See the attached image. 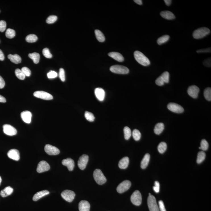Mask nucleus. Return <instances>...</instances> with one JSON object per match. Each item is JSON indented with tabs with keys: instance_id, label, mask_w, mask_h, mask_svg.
I'll use <instances>...</instances> for the list:
<instances>
[{
	"instance_id": "f257e3e1",
	"label": "nucleus",
	"mask_w": 211,
	"mask_h": 211,
	"mask_svg": "<svg viewBox=\"0 0 211 211\" xmlns=\"http://www.w3.org/2000/svg\"><path fill=\"white\" fill-rule=\"evenodd\" d=\"M134 56L136 61L141 65L147 66L150 64L149 59L139 51H135L134 53Z\"/></svg>"
},
{
	"instance_id": "f03ea898",
	"label": "nucleus",
	"mask_w": 211,
	"mask_h": 211,
	"mask_svg": "<svg viewBox=\"0 0 211 211\" xmlns=\"http://www.w3.org/2000/svg\"><path fill=\"white\" fill-rule=\"evenodd\" d=\"M210 33L208 28L202 27L197 29L193 33V37L196 39H201L206 36Z\"/></svg>"
},
{
	"instance_id": "7ed1b4c3",
	"label": "nucleus",
	"mask_w": 211,
	"mask_h": 211,
	"mask_svg": "<svg viewBox=\"0 0 211 211\" xmlns=\"http://www.w3.org/2000/svg\"><path fill=\"white\" fill-rule=\"evenodd\" d=\"M94 177L98 184H104L106 182V178L100 169H96L94 172Z\"/></svg>"
},
{
	"instance_id": "20e7f679",
	"label": "nucleus",
	"mask_w": 211,
	"mask_h": 211,
	"mask_svg": "<svg viewBox=\"0 0 211 211\" xmlns=\"http://www.w3.org/2000/svg\"><path fill=\"white\" fill-rule=\"evenodd\" d=\"M110 71L112 73L121 75H126L129 73V69L124 66L115 65L111 67Z\"/></svg>"
},
{
	"instance_id": "39448f33",
	"label": "nucleus",
	"mask_w": 211,
	"mask_h": 211,
	"mask_svg": "<svg viewBox=\"0 0 211 211\" xmlns=\"http://www.w3.org/2000/svg\"><path fill=\"white\" fill-rule=\"evenodd\" d=\"M148 204L149 211H160L155 197L152 195H150L148 197Z\"/></svg>"
},
{
	"instance_id": "423d86ee",
	"label": "nucleus",
	"mask_w": 211,
	"mask_h": 211,
	"mask_svg": "<svg viewBox=\"0 0 211 211\" xmlns=\"http://www.w3.org/2000/svg\"><path fill=\"white\" fill-rule=\"evenodd\" d=\"M131 200L133 204L136 206H140L142 201V195L138 191H135L131 197Z\"/></svg>"
},
{
	"instance_id": "0eeeda50",
	"label": "nucleus",
	"mask_w": 211,
	"mask_h": 211,
	"mask_svg": "<svg viewBox=\"0 0 211 211\" xmlns=\"http://www.w3.org/2000/svg\"><path fill=\"white\" fill-rule=\"evenodd\" d=\"M76 194L75 192L71 190H65L61 194V197L67 202H71L75 199Z\"/></svg>"
},
{
	"instance_id": "6e6552de",
	"label": "nucleus",
	"mask_w": 211,
	"mask_h": 211,
	"mask_svg": "<svg viewBox=\"0 0 211 211\" xmlns=\"http://www.w3.org/2000/svg\"><path fill=\"white\" fill-rule=\"evenodd\" d=\"M131 185V182L129 181H124L118 186L117 191L118 193L122 194L129 190Z\"/></svg>"
},
{
	"instance_id": "1a4fd4ad",
	"label": "nucleus",
	"mask_w": 211,
	"mask_h": 211,
	"mask_svg": "<svg viewBox=\"0 0 211 211\" xmlns=\"http://www.w3.org/2000/svg\"><path fill=\"white\" fill-rule=\"evenodd\" d=\"M34 97L45 100H50L53 99V96L51 94L43 91H37L33 94Z\"/></svg>"
},
{
	"instance_id": "9d476101",
	"label": "nucleus",
	"mask_w": 211,
	"mask_h": 211,
	"mask_svg": "<svg viewBox=\"0 0 211 211\" xmlns=\"http://www.w3.org/2000/svg\"><path fill=\"white\" fill-rule=\"evenodd\" d=\"M167 108L169 110L175 113H181L184 111V109L181 106L175 103H169Z\"/></svg>"
},
{
	"instance_id": "9b49d317",
	"label": "nucleus",
	"mask_w": 211,
	"mask_h": 211,
	"mask_svg": "<svg viewBox=\"0 0 211 211\" xmlns=\"http://www.w3.org/2000/svg\"><path fill=\"white\" fill-rule=\"evenodd\" d=\"M45 151L49 155H56L60 153V151L58 148L49 144L45 145Z\"/></svg>"
},
{
	"instance_id": "f8f14e48",
	"label": "nucleus",
	"mask_w": 211,
	"mask_h": 211,
	"mask_svg": "<svg viewBox=\"0 0 211 211\" xmlns=\"http://www.w3.org/2000/svg\"><path fill=\"white\" fill-rule=\"evenodd\" d=\"M3 131L5 134L9 136H13L17 133V130L13 126L9 124L3 125Z\"/></svg>"
},
{
	"instance_id": "ddd939ff",
	"label": "nucleus",
	"mask_w": 211,
	"mask_h": 211,
	"mask_svg": "<svg viewBox=\"0 0 211 211\" xmlns=\"http://www.w3.org/2000/svg\"><path fill=\"white\" fill-rule=\"evenodd\" d=\"M89 157L86 154H83L79 158L78 161V166L81 170H84L86 167L88 162Z\"/></svg>"
},
{
	"instance_id": "4468645a",
	"label": "nucleus",
	"mask_w": 211,
	"mask_h": 211,
	"mask_svg": "<svg viewBox=\"0 0 211 211\" xmlns=\"http://www.w3.org/2000/svg\"><path fill=\"white\" fill-rule=\"evenodd\" d=\"M50 167L49 165L45 161H42L40 162L38 165L36 171L38 173H42L48 171L49 170Z\"/></svg>"
},
{
	"instance_id": "2eb2a0df",
	"label": "nucleus",
	"mask_w": 211,
	"mask_h": 211,
	"mask_svg": "<svg viewBox=\"0 0 211 211\" xmlns=\"http://www.w3.org/2000/svg\"><path fill=\"white\" fill-rule=\"evenodd\" d=\"M199 92V88L196 85L191 86L188 89V94L190 96L194 99H196L198 97Z\"/></svg>"
},
{
	"instance_id": "dca6fc26",
	"label": "nucleus",
	"mask_w": 211,
	"mask_h": 211,
	"mask_svg": "<svg viewBox=\"0 0 211 211\" xmlns=\"http://www.w3.org/2000/svg\"><path fill=\"white\" fill-rule=\"evenodd\" d=\"M8 156L9 158L15 161H18L20 158L19 152L16 149H12L8 152Z\"/></svg>"
},
{
	"instance_id": "f3484780",
	"label": "nucleus",
	"mask_w": 211,
	"mask_h": 211,
	"mask_svg": "<svg viewBox=\"0 0 211 211\" xmlns=\"http://www.w3.org/2000/svg\"><path fill=\"white\" fill-rule=\"evenodd\" d=\"M62 164L63 166H66L69 171H73L75 167V162L71 158L63 160L62 161Z\"/></svg>"
},
{
	"instance_id": "a211bd4d",
	"label": "nucleus",
	"mask_w": 211,
	"mask_h": 211,
	"mask_svg": "<svg viewBox=\"0 0 211 211\" xmlns=\"http://www.w3.org/2000/svg\"><path fill=\"white\" fill-rule=\"evenodd\" d=\"M21 117L22 120L25 123L27 124H30L32 118V113L31 112L28 111H25L22 112L21 113Z\"/></svg>"
},
{
	"instance_id": "6ab92c4d",
	"label": "nucleus",
	"mask_w": 211,
	"mask_h": 211,
	"mask_svg": "<svg viewBox=\"0 0 211 211\" xmlns=\"http://www.w3.org/2000/svg\"><path fill=\"white\" fill-rule=\"evenodd\" d=\"M95 94L98 100L100 101H104L105 98V92L103 88H98L95 89Z\"/></svg>"
},
{
	"instance_id": "aec40b11",
	"label": "nucleus",
	"mask_w": 211,
	"mask_h": 211,
	"mask_svg": "<svg viewBox=\"0 0 211 211\" xmlns=\"http://www.w3.org/2000/svg\"><path fill=\"white\" fill-rule=\"evenodd\" d=\"M90 205L88 201L82 200L79 202V211H90Z\"/></svg>"
},
{
	"instance_id": "412c9836",
	"label": "nucleus",
	"mask_w": 211,
	"mask_h": 211,
	"mask_svg": "<svg viewBox=\"0 0 211 211\" xmlns=\"http://www.w3.org/2000/svg\"><path fill=\"white\" fill-rule=\"evenodd\" d=\"M49 194V192L47 190L40 191L34 194L33 198V200L34 201H37L44 196L48 195Z\"/></svg>"
},
{
	"instance_id": "4be33fe9",
	"label": "nucleus",
	"mask_w": 211,
	"mask_h": 211,
	"mask_svg": "<svg viewBox=\"0 0 211 211\" xmlns=\"http://www.w3.org/2000/svg\"><path fill=\"white\" fill-rule=\"evenodd\" d=\"M108 56L119 62H123L124 60L123 55L117 52H111L109 53Z\"/></svg>"
},
{
	"instance_id": "5701e85b",
	"label": "nucleus",
	"mask_w": 211,
	"mask_h": 211,
	"mask_svg": "<svg viewBox=\"0 0 211 211\" xmlns=\"http://www.w3.org/2000/svg\"><path fill=\"white\" fill-rule=\"evenodd\" d=\"M160 15L162 17L166 19L171 20L175 18V15L172 12L169 11H162L160 13Z\"/></svg>"
},
{
	"instance_id": "b1692460",
	"label": "nucleus",
	"mask_w": 211,
	"mask_h": 211,
	"mask_svg": "<svg viewBox=\"0 0 211 211\" xmlns=\"http://www.w3.org/2000/svg\"><path fill=\"white\" fill-rule=\"evenodd\" d=\"M129 164V158L128 157L123 158L119 162V167L121 169H126Z\"/></svg>"
},
{
	"instance_id": "393cba45",
	"label": "nucleus",
	"mask_w": 211,
	"mask_h": 211,
	"mask_svg": "<svg viewBox=\"0 0 211 211\" xmlns=\"http://www.w3.org/2000/svg\"><path fill=\"white\" fill-rule=\"evenodd\" d=\"M8 59H10L11 62L15 64H18L21 62V58L20 56L17 54L14 55L9 54L8 56Z\"/></svg>"
},
{
	"instance_id": "a878e982",
	"label": "nucleus",
	"mask_w": 211,
	"mask_h": 211,
	"mask_svg": "<svg viewBox=\"0 0 211 211\" xmlns=\"http://www.w3.org/2000/svg\"><path fill=\"white\" fill-rule=\"evenodd\" d=\"M13 191V189L11 187H7L1 191L0 194H1V196L2 197H6L9 196V195H11Z\"/></svg>"
},
{
	"instance_id": "bb28decb",
	"label": "nucleus",
	"mask_w": 211,
	"mask_h": 211,
	"mask_svg": "<svg viewBox=\"0 0 211 211\" xmlns=\"http://www.w3.org/2000/svg\"><path fill=\"white\" fill-rule=\"evenodd\" d=\"M150 156L149 154L147 153L145 154L141 163V167L142 169H145L148 167L149 160H150Z\"/></svg>"
},
{
	"instance_id": "cd10ccee",
	"label": "nucleus",
	"mask_w": 211,
	"mask_h": 211,
	"mask_svg": "<svg viewBox=\"0 0 211 211\" xmlns=\"http://www.w3.org/2000/svg\"><path fill=\"white\" fill-rule=\"evenodd\" d=\"M165 126L162 123H158L156 124L154 128V132L156 134H160L164 129Z\"/></svg>"
},
{
	"instance_id": "c85d7f7f",
	"label": "nucleus",
	"mask_w": 211,
	"mask_h": 211,
	"mask_svg": "<svg viewBox=\"0 0 211 211\" xmlns=\"http://www.w3.org/2000/svg\"><path fill=\"white\" fill-rule=\"evenodd\" d=\"M29 57L33 60V62L35 64L38 63L39 62L40 59V56L39 54L37 53H30L28 55Z\"/></svg>"
},
{
	"instance_id": "c756f323",
	"label": "nucleus",
	"mask_w": 211,
	"mask_h": 211,
	"mask_svg": "<svg viewBox=\"0 0 211 211\" xmlns=\"http://www.w3.org/2000/svg\"><path fill=\"white\" fill-rule=\"evenodd\" d=\"M95 34H96V37L97 39L100 42H104L105 40V37L104 34L101 31L99 30H96L95 31Z\"/></svg>"
},
{
	"instance_id": "7c9ffc66",
	"label": "nucleus",
	"mask_w": 211,
	"mask_h": 211,
	"mask_svg": "<svg viewBox=\"0 0 211 211\" xmlns=\"http://www.w3.org/2000/svg\"><path fill=\"white\" fill-rule=\"evenodd\" d=\"M167 149V145L165 142H162L160 143L158 147V150L161 154L164 153L166 151Z\"/></svg>"
},
{
	"instance_id": "2f4dec72",
	"label": "nucleus",
	"mask_w": 211,
	"mask_h": 211,
	"mask_svg": "<svg viewBox=\"0 0 211 211\" xmlns=\"http://www.w3.org/2000/svg\"><path fill=\"white\" fill-rule=\"evenodd\" d=\"M206 154L204 151H201L199 152L197 154V164H200L205 160Z\"/></svg>"
},
{
	"instance_id": "473e14b6",
	"label": "nucleus",
	"mask_w": 211,
	"mask_h": 211,
	"mask_svg": "<svg viewBox=\"0 0 211 211\" xmlns=\"http://www.w3.org/2000/svg\"><path fill=\"white\" fill-rule=\"evenodd\" d=\"M169 38H170V36H169V35H164V36L160 37L158 39L157 43L159 45H161L162 44H164L165 43L167 42L169 40Z\"/></svg>"
},
{
	"instance_id": "72a5a7b5",
	"label": "nucleus",
	"mask_w": 211,
	"mask_h": 211,
	"mask_svg": "<svg viewBox=\"0 0 211 211\" xmlns=\"http://www.w3.org/2000/svg\"><path fill=\"white\" fill-rule=\"evenodd\" d=\"M26 40L28 43H34L38 40V37L35 34H30L26 36Z\"/></svg>"
},
{
	"instance_id": "f704fd0d",
	"label": "nucleus",
	"mask_w": 211,
	"mask_h": 211,
	"mask_svg": "<svg viewBox=\"0 0 211 211\" xmlns=\"http://www.w3.org/2000/svg\"><path fill=\"white\" fill-rule=\"evenodd\" d=\"M124 132L125 139L129 140L131 135V131L130 128L127 126L124 127Z\"/></svg>"
},
{
	"instance_id": "c9c22d12",
	"label": "nucleus",
	"mask_w": 211,
	"mask_h": 211,
	"mask_svg": "<svg viewBox=\"0 0 211 211\" xmlns=\"http://www.w3.org/2000/svg\"><path fill=\"white\" fill-rule=\"evenodd\" d=\"M15 74L16 77L20 80H24L26 77L22 71L20 69H17L15 70Z\"/></svg>"
},
{
	"instance_id": "e433bc0d",
	"label": "nucleus",
	"mask_w": 211,
	"mask_h": 211,
	"mask_svg": "<svg viewBox=\"0 0 211 211\" xmlns=\"http://www.w3.org/2000/svg\"><path fill=\"white\" fill-rule=\"evenodd\" d=\"M204 98L208 101H211V88H207L204 92Z\"/></svg>"
},
{
	"instance_id": "4c0bfd02",
	"label": "nucleus",
	"mask_w": 211,
	"mask_h": 211,
	"mask_svg": "<svg viewBox=\"0 0 211 211\" xmlns=\"http://www.w3.org/2000/svg\"><path fill=\"white\" fill-rule=\"evenodd\" d=\"M133 137L134 139L136 141L139 140L141 137V134L139 131L138 129H135L133 131L132 133Z\"/></svg>"
},
{
	"instance_id": "58836bf2",
	"label": "nucleus",
	"mask_w": 211,
	"mask_h": 211,
	"mask_svg": "<svg viewBox=\"0 0 211 211\" xmlns=\"http://www.w3.org/2000/svg\"><path fill=\"white\" fill-rule=\"evenodd\" d=\"M15 31L11 29H8L6 32V37L9 39L13 38L15 36Z\"/></svg>"
},
{
	"instance_id": "ea45409f",
	"label": "nucleus",
	"mask_w": 211,
	"mask_h": 211,
	"mask_svg": "<svg viewBox=\"0 0 211 211\" xmlns=\"http://www.w3.org/2000/svg\"><path fill=\"white\" fill-rule=\"evenodd\" d=\"M84 116L86 119L90 122H93L94 121L95 117L93 114L90 112L86 111L84 113Z\"/></svg>"
},
{
	"instance_id": "a19ab883",
	"label": "nucleus",
	"mask_w": 211,
	"mask_h": 211,
	"mask_svg": "<svg viewBox=\"0 0 211 211\" xmlns=\"http://www.w3.org/2000/svg\"><path fill=\"white\" fill-rule=\"evenodd\" d=\"M163 81L164 83H169V72L166 71L163 73L160 76Z\"/></svg>"
},
{
	"instance_id": "79ce46f5",
	"label": "nucleus",
	"mask_w": 211,
	"mask_h": 211,
	"mask_svg": "<svg viewBox=\"0 0 211 211\" xmlns=\"http://www.w3.org/2000/svg\"><path fill=\"white\" fill-rule=\"evenodd\" d=\"M209 147L208 143L206 140L203 139L202 140L200 143V147L201 149L204 151H206L208 149Z\"/></svg>"
},
{
	"instance_id": "37998d69",
	"label": "nucleus",
	"mask_w": 211,
	"mask_h": 211,
	"mask_svg": "<svg viewBox=\"0 0 211 211\" xmlns=\"http://www.w3.org/2000/svg\"><path fill=\"white\" fill-rule=\"evenodd\" d=\"M57 19V16L56 15H51L49 16L46 20V22L47 24H51L54 23L56 21Z\"/></svg>"
},
{
	"instance_id": "c03bdc74",
	"label": "nucleus",
	"mask_w": 211,
	"mask_h": 211,
	"mask_svg": "<svg viewBox=\"0 0 211 211\" xmlns=\"http://www.w3.org/2000/svg\"><path fill=\"white\" fill-rule=\"evenodd\" d=\"M43 54L45 57L47 58H51L52 57V54L50 53L49 50L47 48H45L43 50Z\"/></svg>"
},
{
	"instance_id": "a18cd8bd",
	"label": "nucleus",
	"mask_w": 211,
	"mask_h": 211,
	"mask_svg": "<svg viewBox=\"0 0 211 211\" xmlns=\"http://www.w3.org/2000/svg\"><path fill=\"white\" fill-rule=\"evenodd\" d=\"M59 76L61 80L64 82L65 80V72L63 69L60 68L59 69Z\"/></svg>"
},
{
	"instance_id": "49530a36",
	"label": "nucleus",
	"mask_w": 211,
	"mask_h": 211,
	"mask_svg": "<svg viewBox=\"0 0 211 211\" xmlns=\"http://www.w3.org/2000/svg\"><path fill=\"white\" fill-rule=\"evenodd\" d=\"M21 71L24 74L25 76L29 77L31 76V71L30 69L27 67H23L22 68Z\"/></svg>"
},
{
	"instance_id": "de8ad7c7",
	"label": "nucleus",
	"mask_w": 211,
	"mask_h": 211,
	"mask_svg": "<svg viewBox=\"0 0 211 211\" xmlns=\"http://www.w3.org/2000/svg\"><path fill=\"white\" fill-rule=\"evenodd\" d=\"M6 23L4 20L0 21V31L3 32L6 30Z\"/></svg>"
},
{
	"instance_id": "09e8293b",
	"label": "nucleus",
	"mask_w": 211,
	"mask_h": 211,
	"mask_svg": "<svg viewBox=\"0 0 211 211\" xmlns=\"http://www.w3.org/2000/svg\"><path fill=\"white\" fill-rule=\"evenodd\" d=\"M47 77L49 79H53L56 78L57 76V74L54 71H51L47 74Z\"/></svg>"
},
{
	"instance_id": "8fccbe9b",
	"label": "nucleus",
	"mask_w": 211,
	"mask_h": 211,
	"mask_svg": "<svg viewBox=\"0 0 211 211\" xmlns=\"http://www.w3.org/2000/svg\"><path fill=\"white\" fill-rule=\"evenodd\" d=\"M160 183L158 181H156L154 183V186L153 187V189L154 192L158 193L160 191Z\"/></svg>"
},
{
	"instance_id": "3c124183",
	"label": "nucleus",
	"mask_w": 211,
	"mask_h": 211,
	"mask_svg": "<svg viewBox=\"0 0 211 211\" xmlns=\"http://www.w3.org/2000/svg\"><path fill=\"white\" fill-rule=\"evenodd\" d=\"M155 83L157 85L159 86H162L164 85L165 83L164 81H163L162 79V78H161L160 76H159L156 79L155 81Z\"/></svg>"
},
{
	"instance_id": "603ef678",
	"label": "nucleus",
	"mask_w": 211,
	"mask_h": 211,
	"mask_svg": "<svg viewBox=\"0 0 211 211\" xmlns=\"http://www.w3.org/2000/svg\"><path fill=\"white\" fill-rule=\"evenodd\" d=\"M159 209L160 211H166L164 204L162 200H160L159 201Z\"/></svg>"
},
{
	"instance_id": "864d4df0",
	"label": "nucleus",
	"mask_w": 211,
	"mask_h": 211,
	"mask_svg": "<svg viewBox=\"0 0 211 211\" xmlns=\"http://www.w3.org/2000/svg\"><path fill=\"white\" fill-rule=\"evenodd\" d=\"M211 58H208V59H206L203 62V65L206 67H211Z\"/></svg>"
},
{
	"instance_id": "5fc2aeb1",
	"label": "nucleus",
	"mask_w": 211,
	"mask_h": 211,
	"mask_svg": "<svg viewBox=\"0 0 211 211\" xmlns=\"http://www.w3.org/2000/svg\"><path fill=\"white\" fill-rule=\"evenodd\" d=\"M197 53H211V48L206 49H202L197 51Z\"/></svg>"
},
{
	"instance_id": "6e6d98bb",
	"label": "nucleus",
	"mask_w": 211,
	"mask_h": 211,
	"mask_svg": "<svg viewBox=\"0 0 211 211\" xmlns=\"http://www.w3.org/2000/svg\"><path fill=\"white\" fill-rule=\"evenodd\" d=\"M5 82L4 79L1 76H0V89L3 88L5 87Z\"/></svg>"
},
{
	"instance_id": "4d7b16f0",
	"label": "nucleus",
	"mask_w": 211,
	"mask_h": 211,
	"mask_svg": "<svg viewBox=\"0 0 211 211\" xmlns=\"http://www.w3.org/2000/svg\"><path fill=\"white\" fill-rule=\"evenodd\" d=\"M5 58L4 53L2 52L1 50L0 49V60L3 61L5 59Z\"/></svg>"
},
{
	"instance_id": "13d9d810",
	"label": "nucleus",
	"mask_w": 211,
	"mask_h": 211,
	"mask_svg": "<svg viewBox=\"0 0 211 211\" xmlns=\"http://www.w3.org/2000/svg\"><path fill=\"white\" fill-rule=\"evenodd\" d=\"M6 101V98L3 96L1 95H0V103H5Z\"/></svg>"
},
{
	"instance_id": "bf43d9fd",
	"label": "nucleus",
	"mask_w": 211,
	"mask_h": 211,
	"mask_svg": "<svg viewBox=\"0 0 211 211\" xmlns=\"http://www.w3.org/2000/svg\"><path fill=\"white\" fill-rule=\"evenodd\" d=\"M164 2L167 6H169L171 5L172 1H171V0H165Z\"/></svg>"
},
{
	"instance_id": "052dcab7",
	"label": "nucleus",
	"mask_w": 211,
	"mask_h": 211,
	"mask_svg": "<svg viewBox=\"0 0 211 211\" xmlns=\"http://www.w3.org/2000/svg\"><path fill=\"white\" fill-rule=\"evenodd\" d=\"M134 1L138 5H141L142 4V0H134Z\"/></svg>"
},
{
	"instance_id": "680f3d73",
	"label": "nucleus",
	"mask_w": 211,
	"mask_h": 211,
	"mask_svg": "<svg viewBox=\"0 0 211 211\" xmlns=\"http://www.w3.org/2000/svg\"><path fill=\"white\" fill-rule=\"evenodd\" d=\"M2 182V178L1 177V176H0V185H1V183Z\"/></svg>"
},
{
	"instance_id": "e2e57ef3",
	"label": "nucleus",
	"mask_w": 211,
	"mask_h": 211,
	"mask_svg": "<svg viewBox=\"0 0 211 211\" xmlns=\"http://www.w3.org/2000/svg\"><path fill=\"white\" fill-rule=\"evenodd\" d=\"M0 12H1V11H0Z\"/></svg>"
}]
</instances>
